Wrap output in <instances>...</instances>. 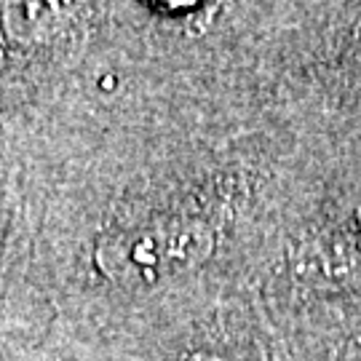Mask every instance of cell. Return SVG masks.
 <instances>
[{"label":"cell","instance_id":"2","mask_svg":"<svg viewBox=\"0 0 361 361\" xmlns=\"http://www.w3.org/2000/svg\"><path fill=\"white\" fill-rule=\"evenodd\" d=\"M190 361H225V359H217V356H207V353H195Z\"/></svg>","mask_w":361,"mask_h":361},{"label":"cell","instance_id":"1","mask_svg":"<svg viewBox=\"0 0 361 361\" xmlns=\"http://www.w3.org/2000/svg\"><path fill=\"white\" fill-rule=\"evenodd\" d=\"M345 361H361V337L348 348V356H345Z\"/></svg>","mask_w":361,"mask_h":361}]
</instances>
